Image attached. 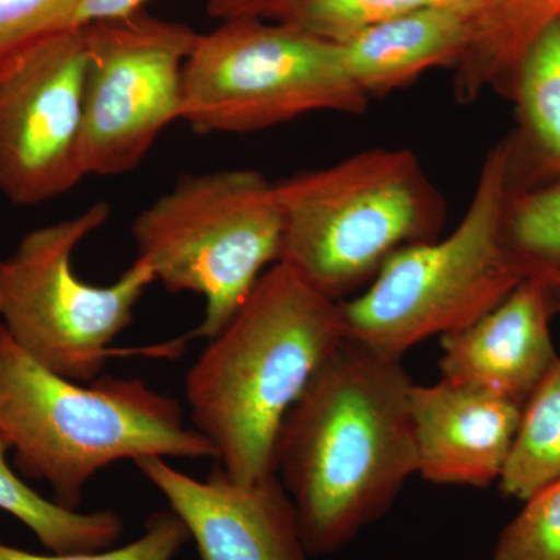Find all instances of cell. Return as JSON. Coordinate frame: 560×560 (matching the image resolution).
Returning <instances> with one entry per match:
<instances>
[{"label":"cell","instance_id":"1","mask_svg":"<svg viewBox=\"0 0 560 560\" xmlns=\"http://www.w3.org/2000/svg\"><path fill=\"white\" fill-rule=\"evenodd\" d=\"M412 385L400 357L346 338L283 419L275 471L312 558L355 539L418 474Z\"/></svg>","mask_w":560,"mask_h":560},{"label":"cell","instance_id":"2","mask_svg":"<svg viewBox=\"0 0 560 560\" xmlns=\"http://www.w3.org/2000/svg\"><path fill=\"white\" fill-rule=\"evenodd\" d=\"M345 340L341 302L280 261L260 276L186 377L194 429L232 480L246 485L276 474L283 419Z\"/></svg>","mask_w":560,"mask_h":560},{"label":"cell","instance_id":"3","mask_svg":"<svg viewBox=\"0 0 560 560\" xmlns=\"http://www.w3.org/2000/svg\"><path fill=\"white\" fill-rule=\"evenodd\" d=\"M0 436L22 477L49 482L77 511L88 482L119 460L215 459L212 444L184 423L175 399L139 378L81 383L36 363L0 323Z\"/></svg>","mask_w":560,"mask_h":560},{"label":"cell","instance_id":"4","mask_svg":"<svg viewBox=\"0 0 560 560\" xmlns=\"http://www.w3.org/2000/svg\"><path fill=\"white\" fill-rule=\"evenodd\" d=\"M515 151L512 138L489 150L466 213L447 237L397 250L370 289L341 302L346 338L401 359L419 342L480 319L533 275L506 241Z\"/></svg>","mask_w":560,"mask_h":560},{"label":"cell","instance_id":"5","mask_svg":"<svg viewBox=\"0 0 560 560\" xmlns=\"http://www.w3.org/2000/svg\"><path fill=\"white\" fill-rule=\"evenodd\" d=\"M280 264L324 296L370 282L397 250L438 238L441 191L408 149H370L275 183Z\"/></svg>","mask_w":560,"mask_h":560},{"label":"cell","instance_id":"6","mask_svg":"<svg viewBox=\"0 0 560 560\" xmlns=\"http://www.w3.org/2000/svg\"><path fill=\"white\" fill-rule=\"evenodd\" d=\"M138 257L173 293L205 298L191 337L212 340L279 261L283 221L275 183L253 168L184 175L136 217Z\"/></svg>","mask_w":560,"mask_h":560},{"label":"cell","instance_id":"7","mask_svg":"<svg viewBox=\"0 0 560 560\" xmlns=\"http://www.w3.org/2000/svg\"><path fill=\"white\" fill-rule=\"evenodd\" d=\"M340 44L265 18L198 36L183 73L180 120L200 132H253L312 113L363 114Z\"/></svg>","mask_w":560,"mask_h":560},{"label":"cell","instance_id":"8","mask_svg":"<svg viewBox=\"0 0 560 560\" xmlns=\"http://www.w3.org/2000/svg\"><path fill=\"white\" fill-rule=\"evenodd\" d=\"M109 215L108 202L97 201L27 232L0 271V323L36 363L73 382L101 377L106 360L117 353L110 345L156 282L139 259L109 285H92L73 271V253Z\"/></svg>","mask_w":560,"mask_h":560},{"label":"cell","instance_id":"9","mask_svg":"<svg viewBox=\"0 0 560 560\" xmlns=\"http://www.w3.org/2000/svg\"><path fill=\"white\" fill-rule=\"evenodd\" d=\"M81 28L88 176L125 175L180 120L184 66L200 33L143 11Z\"/></svg>","mask_w":560,"mask_h":560},{"label":"cell","instance_id":"10","mask_svg":"<svg viewBox=\"0 0 560 560\" xmlns=\"http://www.w3.org/2000/svg\"><path fill=\"white\" fill-rule=\"evenodd\" d=\"M83 28L58 33L0 62V191L35 206L88 176L83 145Z\"/></svg>","mask_w":560,"mask_h":560},{"label":"cell","instance_id":"11","mask_svg":"<svg viewBox=\"0 0 560 560\" xmlns=\"http://www.w3.org/2000/svg\"><path fill=\"white\" fill-rule=\"evenodd\" d=\"M135 466L186 525L201 560H311L278 475L245 485L220 466L197 480L162 456L136 459Z\"/></svg>","mask_w":560,"mask_h":560},{"label":"cell","instance_id":"12","mask_svg":"<svg viewBox=\"0 0 560 560\" xmlns=\"http://www.w3.org/2000/svg\"><path fill=\"white\" fill-rule=\"evenodd\" d=\"M552 313L544 275H530L480 319L442 335V381L523 407L559 360Z\"/></svg>","mask_w":560,"mask_h":560},{"label":"cell","instance_id":"13","mask_svg":"<svg viewBox=\"0 0 560 560\" xmlns=\"http://www.w3.org/2000/svg\"><path fill=\"white\" fill-rule=\"evenodd\" d=\"M522 405L441 381L412 385L418 475L438 486L499 482L517 436Z\"/></svg>","mask_w":560,"mask_h":560},{"label":"cell","instance_id":"14","mask_svg":"<svg viewBox=\"0 0 560 560\" xmlns=\"http://www.w3.org/2000/svg\"><path fill=\"white\" fill-rule=\"evenodd\" d=\"M470 35V9L433 5L374 25L340 47L350 79L371 101L407 86L427 70L455 66Z\"/></svg>","mask_w":560,"mask_h":560},{"label":"cell","instance_id":"15","mask_svg":"<svg viewBox=\"0 0 560 560\" xmlns=\"http://www.w3.org/2000/svg\"><path fill=\"white\" fill-rule=\"evenodd\" d=\"M560 20V0H475L469 46L455 65L456 98L477 101L486 88L517 72L534 40Z\"/></svg>","mask_w":560,"mask_h":560},{"label":"cell","instance_id":"16","mask_svg":"<svg viewBox=\"0 0 560 560\" xmlns=\"http://www.w3.org/2000/svg\"><path fill=\"white\" fill-rule=\"evenodd\" d=\"M9 442L0 436V511L20 521L55 555L101 551L124 534L120 515L110 510L80 512L44 499L14 474L7 460Z\"/></svg>","mask_w":560,"mask_h":560},{"label":"cell","instance_id":"17","mask_svg":"<svg viewBox=\"0 0 560 560\" xmlns=\"http://www.w3.org/2000/svg\"><path fill=\"white\" fill-rule=\"evenodd\" d=\"M560 478V357L523 405L517 436L499 485L518 500Z\"/></svg>","mask_w":560,"mask_h":560},{"label":"cell","instance_id":"18","mask_svg":"<svg viewBox=\"0 0 560 560\" xmlns=\"http://www.w3.org/2000/svg\"><path fill=\"white\" fill-rule=\"evenodd\" d=\"M433 5H464L474 13L475 0H280L265 20L342 44L382 22Z\"/></svg>","mask_w":560,"mask_h":560},{"label":"cell","instance_id":"19","mask_svg":"<svg viewBox=\"0 0 560 560\" xmlns=\"http://www.w3.org/2000/svg\"><path fill=\"white\" fill-rule=\"evenodd\" d=\"M515 73L526 127L548 164L560 171V20L537 36Z\"/></svg>","mask_w":560,"mask_h":560},{"label":"cell","instance_id":"20","mask_svg":"<svg viewBox=\"0 0 560 560\" xmlns=\"http://www.w3.org/2000/svg\"><path fill=\"white\" fill-rule=\"evenodd\" d=\"M506 241L533 275L560 270V184L521 197L511 195Z\"/></svg>","mask_w":560,"mask_h":560},{"label":"cell","instance_id":"21","mask_svg":"<svg viewBox=\"0 0 560 560\" xmlns=\"http://www.w3.org/2000/svg\"><path fill=\"white\" fill-rule=\"evenodd\" d=\"M492 560H560V478L525 500L501 530Z\"/></svg>","mask_w":560,"mask_h":560},{"label":"cell","instance_id":"22","mask_svg":"<svg viewBox=\"0 0 560 560\" xmlns=\"http://www.w3.org/2000/svg\"><path fill=\"white\" fill-rule=\"evenodd\" d=\"M83 0H0V62L33 44L75 31Z\"/></svg>","mask_w":560,"mask_h":560},{"label":"cell","instance_id":"23","mask_svg":"<svg viewBox=\"0 0 560 560\" xmlns=\"http://www.w3.org/2000/svg\"><path fill=\"white\" fill-rule=\"evenodd\" d=\"M190 540L183 521L171 511L154 512L139 539L120 548L101 551L39 555L0 541V560H173Z\"/></svg>","mask_w":560,"mask_h":560},{"label":"cell","instance_id":"24","mask_svg":"<svg viewBox=\"0 0 560 560\" xmlns=\"http://www.w3.org/2000/svg\"><path fill=\"white\" fill-rule=\"evenodd\" d=\"M149 0H83L77 16V28L94 22L120 20L142 11Z\"/></svg>","mask_w":560,"mask_h":560},{"label":"cell","instance_id":"25","mask_svg":"<svg viewBox=\"0 0 560 560\" xmlns=\"http://www.w3.org/2000/svg\"><path fill=\"white\" fill-rule=\"evenodd\" d=\"M280 0H209L210 16L221 21L234 18H265Z\"/></svg>","mask_w":560,"mask_h":560},{"label":"cell","instance_id":"26","mask_svg":"<svg viewBox=\"0 0 560 560\" xmlns=\"http://www.w3.org/2000/svg\"><path fill=\"white\" fill-rule=\"evenodd\" d=\"M541 275H544L545 282H547L552 311L560 312V270L541 272Z\"/></svg>","mask_w":560,"mask_h":560},{"label":"cell","instance_id":"27","mask_svg":"<svg viewBox=\"0 0 560 560\" xmlns=\"http://www.w3.org/2000/svg\"><path fill=\"white\" fill-rule=\"evenodd\" d=\"M2 264H3V260L0 259V271H2Z\"/></svg>","mask_w":560,"mask_h":560}]
</instances>
